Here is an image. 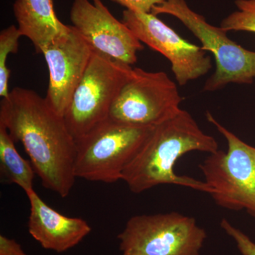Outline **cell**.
<instances>
[{
    "instance_id": "obj_1",
    "label": "cell",
    "mask_w": 255,
    "mask_h": 255,
    "mask_svg": "<svg viewBox=\"0 0 255 255\" xmlns=\"http://www.w3.org/2000/svg\"><path fill=\"white\" fill-rule=\"evenodd\" d=\"M0 124L22 144L45 189L67 197L76 177V140L63 116L33 90L15 87L0 103Z\"/></svg>"
},
{
    "instance_id": "obj_2",
    "label": "cell",
    "mask_w": 255,
    "mask_h": 255,
    "mask_svg": "<svg viewBox=\"0 0 255 255\" xmlns=\"http://www.w3.org/2000/svg\"><path fill=\"white\" fill-rule=\"evenodd\" d=\"M219 150L217 140L205 133L187 111L155 126L140 150L124 169L122 181L134 194L162 184L191 188L211 194L205 182L178 175L174 165L182 156L193 152L211 154Z\"/></svg>"
},
{
    "instance_id": "obj_3",
    "label": "cell",
    "mask_w": 255,
    "mask_h": 255,
    "mask_svg": "<svg viewBox=\"0 0 255 255\" xmlns=\"http://www.w3.org/2000/svg\"><path fill=\"white\" fill-rule=\"evenodd\" d=\"M206 119L226 138L227 152L219 150L199 164L215 203L230 211L246 210L255 218V147L219 123L209 112Z\"/></svg>"
},
{
    "instance_id": "obj_4",
    "label": "cell",
    "mask_w": 255,
    "mask_h": 255,
    "mask_svg": "<svg viewBox=\"0 0 255 255\" xmlns=\"http://www.w3.org/2000/svg\"><path fill=\"white\" fill-rule=\"evenodd\" d=\"M154 127H135L108 119L76 140V178L112 184L147 140Z\"/></svg>"
},
{
    "instance_id": "obj_5",
    "label": "cell",
    "mask_w": 255,
    "mask_h": 255,
    "mask_svg": "<svg viewBox=\"0 0 255 255\" xmlns=\"http://www.w3.org/2000/svg\"><path fill=\"white\" fill-rule=\"evenodd\" d=\"M152 14H168L177 18L199 39L201 48L214 55L216 68L203 90L215 92L228 84L251 85L255 80V52L232 41L227 31L208 23L191 9L186 0H165L154 6Z\"/></svg>"
},
{
    "instance_id": "obj_6",
    "label": "cell",
    "mask_w": 255,
    "mask_h": 255,
    "mask_svg": "<svg viewBox=\"0 0 255 255\" xmlns=\"http://www.w3.org/2000/svg\"><path fill=\"white\" fill-rule=\"evenodd\" d=\"M117 238L122 255H200L207 233L194 218L172 211L132 216Z\"/></svg>"
},
{
    "instance_id": "obj_7",
    "label": "cell",
    "mask_w": 255,
    "mask_h": 255,
    "mask_svg": "<svg viewBox=\"0 0 255 255\" xmlns=\"http://www.w3.org/2000/svg\"><path fill=\"white\" fill-rule=\"evenodd\" d=\"M132 70L131 65L93 50L64 115L75 140L109 119L112 104Z\"/></svg>"
},
{
    "instance_id": "obj_8",
    "label": "cell",
    "mask_w": 255,
    "mask_h": 255,
    "mask_svg": "<svg viewBox=\"0 0 255 255\" xmlns=\"http://www.w3.org/2000/svg\"><path fill=\"white\" fill-rule=\"evenodd\" d=\"M182 102L175 82L166 73L132 68L112 104L109 119L135 127H155L182 110Z\"/></svg>"
},
{
    "instance_id": "obj_9",
    "label": "cell",
    "mask_w": 255,
    "mask_h": 255,
    "mask_svg": "<svg viewBox=\"0 0 255 255\" xmlns=\"http://www.w3.org/2000/svg\"><path fill=\"white\" fill-rule=\"evenodd\" d=\"M122 21L139 41L170 62L180 86L204 76L212 68L206 50L186 41L152 13L126 9Z\"/></svg>"
},
{
    "instance_id": "obj_10",
    "label": "cell",
    "mask_w": 255,
    "mask_h": 255,
    "mask_svg": "<svg viewBox=\"0 0 255 255\" xmlns=\"http://www.w3.org/2000/svg\"><path fill=\"white\" fill-rule=\"evenodd\" d=\"M73 26L94 51L132 65L141 42L114 17L102 0H74L70 14Z\"/></svg>"
},
{
    "instance_id": "obj_11",
    "label": "cell",
    "mask_w": 255,
    "mask_h": 255,
    "mask_svg": "<svg viewBox=\"0 0 255 255\" xmlns=\"http://www.w3.org/2000/svg\"><path fill=\"white\" fill-rule=\"evenodd\" d=\"M92 52L91 47L73 26L43 50L49 71L45 97L51 108L63 117L86 71Z\"/></svg>"
},
{
    "instance_id": "obj_12",
    "label": "cell",
    "mask_w": 255,
    "mask_h": 255,
    "mask_svg": "<svg viewBox=\"0 0 255 255\" xmlns=\"http://www.w3.org/2000/svg\"><path fill=\"white\" fill-rule=\"evenodd\" d=\"M26 194L30 203L28 233L43 249L65 253L91 233V226L86 221L60 214L45 203L34 189Z\"/></svg>"
},
{
    "instance_id": "obj_13",
    "label": "cell",
    "mask_w": 255,
    "mask_h": 255,
    "mask_svg": "<svg viewBox=\"0 0 255 255\" xmlns=\"http://www.w3.org/2000/svg\"><path fill=\"white\" fill-rule=\"evenodd\" d=\"M13 10L18 30L38 53L70 28L57 17L53 0H15Z\"/></svg>"
},
{
    "instance_id": "obj_14",
    "label": "cell",
    "mask_w": 255,
    "mask_h": 255,
    "mask_svg": "<svg viewBox=\"0 0 255 255\" xmlns=\"http://www.w3.org/2000/svg\"><path fill=\"white\" fill-rule=\"evenodd\" d=\"M0 173L9 184H14L25 193L33 190L34 168L31 161L18 153L14 140L7 129L0 124Z\"/></svg>"
},
{
    "instance_id": "obj_15",
    "label": "cell",
    "mask_w": 255,
    "mask_h": 255,
    "mask_svg": "<svg viewBox=\"0 0 255 255\" xmlns=\"http://www.w3.org/2000/svg\"><path fill=\"white\" fill-rule=\"evenodd\" d=\"M22 36L18 27L11 25L0 33V97L9 95V82L11 71L6 65L10 53L18 52V40Z\"/></svg>"
},
{
    "instance_id": "obj_16",
    "label": "cell",
    "mask_w": 255,
    "mask_h": 255,
    "mask_svg": "<svg viewBox=\"0 0 255 255\" xmlns=\"http://www.w3.org/2000/svg\"><path fill=\"white\" fill-rule=\"evenodd\" d=\"M237 10L221 21L226 31H247L255 33V0H236Z\"/></svg>"
},
{
    "instance_id": "obj_17",
    "label": "cell",
    "mask_w": 255,
    "mask_h": 255,
    "mask_svg": "<svg viewBox=\"0 0 255 255\" xmlns=\"http://www.w3.org/2000/svg\"><path fill=\"white\" fill-rule=\"evenodd\" d=\"M220 225L226 234L235 241L242 255H255V243L246 233L233 226L226 219H222Z\"/></svg>"
},
{
    "instance_id": "obj_18",
    "label": "cell",
    "mask_w": 255,
    "mask_h": 255,
    "mask_svg": "<svg viewBox=\"0 0 255 255\" xmlns=\"http://www.w3.org/2000/svg\"><path fill=\"white\" fill-rule=\"evenodd\" d=\"M125 6L127 9L137 12L151 13L154 6L163 3L165 0H112Z\"/></svg>"
},
{
    "instance_id": "obj_19",
    "label": "cell",
    "mask_w": 255,
    "mask_h": 255,
    "mask_svg": "<svg viewBox=\"0 0 255 255\" xmlns=\"http://www.w3.org/2000/svg\"><path fill=\"white\" fill-rule=\"evenodd\" d=\"M0 255H28L22 247L14 239L0 236Z\"/></svg>"
}]
</instances>
